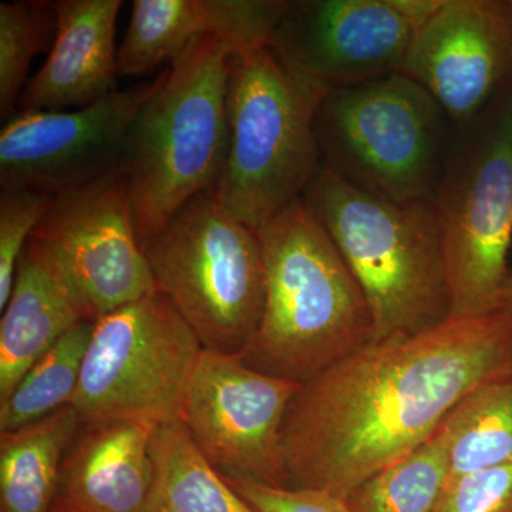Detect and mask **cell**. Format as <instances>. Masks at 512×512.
<instances>
[{
    "mask_svg": "<svg viewBox=\"0 0 512 512\" xmlns=\"http://www.w3.org/2000/svg\"><path fill=\"white\" fill-rule=\"evenodd\" d=\"M302 200L328 231L365 293L370 343L419 335L450 318L433 202L377 197L320 168Z\"/></svg>",
    "mask_w": 512,
    "mask_h": 512,
    "instance_id": "cell-4",
    "label": "cell"
},
{
    "mask_svg": "<svg viewBox=\"0 0 512 512\" xmlns=\"http://www.w3.org/2000/svg\"><path fill=\"white\" fill-rule=\"evenodd\" d=\"M157 86L158 76L83 109L16 111L0 131V187L55 197L120 167L128 130Z\"/></svg>",
    "mask_w": 512,
    "mask_h": 512,
    "instance_id": "cell-13",
    "label": "cell"
},
{
    "mask_svg": "<svg viewBox=\"0 0 512 512\" xmlns=\"http://www.w3.org/2000/svg\"><path fill=\"white\" fill-rule=\"evenodd\" d=\"M32 238L59 259L93 322L157 291L121 167L55 195Z\"/></svg>",
    "mask_w": 512,
    "mask_h": 512,
    "instance_id": "cell-12",
    "label": "cell"
},
{
    "mask_svg": "<svg viewBox=\"0 0 512 512\" xmlns=\"http://www.w3.org/2000/svg\"><path fill=\"white\" fill-rule=\"evenodd\" d=\"M256 232L265 302L258 329L239 355L249 367L303 384L372 342L365 293L302 198Z\"/></svg>",
    "mask_w": 512,
    "mask_h": 512,
    "instance_id": "cell-2",
    "label": "cell"
},
{
    "mask_svg": "<svg viewBox=\"0 0 512 512\" xmlns=\"http://www.w3.org/2000/svg\"><path fill=\"white\" fill-rule=\"evenodd\" d=\"M441 0H288L272 35L286 67L335 90L397 72Z\"/></svg>",
    "mask_w": 512,
    "mask_h": 512,
    "instance_id": "cell-11",
    "label": "cell"
},
{
    "mask_svg": "<svg viewBox=\"0 0 512 512\" xmlns=\"http://www.w3.org/2000/svg\"><path fill=\"white\" fill-rule=\"evenodd\" d=\"M225 480L258 512H352L346 498L326 491Z\"/></svg>",
    "mask_w": 512,
    "mask_h": 512,
    "instance_id": "cell-27",
    "label": "cell"
},
{
    "mask_svg": "<svg viewBox=\"0 0 512 512\" xmlns=\"http://www.w3.org/2000/svg\"><path fill=\"white\" fill-rule=\"evenodd\" d=\"M431 202L443 245L450 318L498 312L511 274L512 82L483 113L453 126Z\"/></svg>",
    "mask_w": 512,
    "mask_h": 512,
    "instance_id": "cell-6",
    "label": "cell"
},
{
    "mask_svg": "<svg viewBox=\"0 0 512 512\" xmlns=\"http://www.w3.org/2000/svg\"><path fill=\"white\" fill-rule=\"evenodd\" d=\"M498 311L503 313L504 318L507 319L512 338V271L510 276H508L507 282H505L503 293H501L500 308H498Z\"/></svg>",
    "mask_w": 512,
    "mask_h": 512,
    "instance_id": "cell-28",
    "label": "cell"
},
{
    "mask_svg": "<svg viewBox=\"0 0 512 512\" xmlns=\"http://www.w3.org/2000/svg\"><path fill=\"white\" fill-rule=\"evenodd\" d=\"M202 350L157 289L94 322L72 406L83 421H181Z\"/></svg>",
    "mask_w": 512,
    "mask_h": 512,
    "instance_id": "cell-9",
    "label": "cell"
},
{
    "mask_svg": "<svg viewBox=\"0 0 512 512\" xmlns=\"http://www.w3.org/2000/svg\"><path fill=\"white\" fill-rule=\"evenodd\" d=\"M511 375L500 311L369 343L293 397L281 434L286 487L346 498L430 440L471 390Z\"/></svg>",
    "mask_w": 512,
    "mask_h": 512,
    "instance_id": "cell-1",
    "label": "cell"
},
{
    "mask_svg": "<svg viewBox=\"0 0 512 512\" xmlns=\"http://www.w3.org/2000/svg\"><path fill=\"white\" fill-rule=\"evenodd\" d=\"M82 417L72 404L0 433V512H52L64 454Z\"/></svg>",
    "mask_w": 512,
    "mask_h": 512,
    "instance_id": "cell-19",
    "label": "cell"
},
{
    "mask_svg": "<svg viewBox=\"0 0 512 512\" xmlns=\"http://www.w3.org/2000/svg\"><path fill=\"white\" fill-rule=\"evenodd\" d=\"M83 320L93 322L66 269L45 245L30 238L2 311L0 402L43 353Z\"/></svg>",
    "mask_w": 512,
    "mask_h": 512,
    "instance_id": "cell-18",
    "label": "cell"
},
{
    "mask_svg": "<svg viewBox=\"0 0 512 512\" xmlns=\"http://www.w3.org/2000/svg\"><path fill=\"white\" fill-rule=\"evenodd\" d=\"M55 42L26 84L18 111L83 109L116 92L121 0H57Z\"/></svg>",
    "mask_w": 512,
    "mask_h": 512,
    "instance_id": "cell-17",
    "label": "cell"
},
{
    "mask_svg": "<svg viewBox=\"0 0 512 512\" xmlns=\"http://www.w3.org/2000/svg\"><path fill=\"white\" fill-rule=\"evenodd\" d=\"M53 198L26 188L0 190V311L9 301L20 255L52 207Z\"/></svg>",
    "mask_w": 512,
    "mask_h": 512,
    "instance_id": "cell-25",
    "label": "cell"
},
{
    "mask_svg": "<svg viewBox=\"0 0 512 512\" xmlns=\"http://www.w3.org/2000/svg\"><path fill=\"white\" fill-rule=\"evenodd\" d=\"M288 0H136L119 47V74L143 76L191 47L221 39L238 52L266 46Z\"/></svg>",
    "mask_w": 512,
    "mask_h": 512,
    "instance_id": "cell-15",
    "label": "cell"
},
{
    "mask_svg": "<svg viewBox=\"0 0 512 512\" xmlns=\"http://www.w3.org/2000/svg\"><path fill=\"white\" fill-rule=\"evenodd\" d=\"M93 328L90 320L77 323L30 366L8 399L0 402V433L28 426L72 404Z\"/></svg>",
    "mask_w": 512,
    "mask_h": 512,
    "instance_id": "cell-22",
    "label": "cell"
},
{
    "mask_svg": "<svg viewBox=\"0 0 512 512\" xmlns=\"http://www.w3.org/2000/svg\"><path fill=\"white\" fill-rule=\"evenodd\" d=\"M158 291L202 349L241 355L261 322L265 271L258 232L211 192L192 198L144 248Z\"/></svg>",
    "mask_w": 512,
    "mask_h": 512,
    "instance_id": "cell-8",
    "label": "cell"
},
{
    "mask_svg": "<svg viewBox=\"0 0 512 512\" xmlns=\"http://www.w3.org/2000/svg\"><path fill=\"white\" fill-rule=\"evenodd\" d=\"M326 170L377 197L433 198L453 123L437 100L400 72L329 90L315 117Z\"/></svg>",
    "mask_w": 512,
    "mask_h": 512,
    "instance_id": "cell-7",
    "label": "cell"
},
{
    "mask_svg": "<svg viewBox=\"0 0 512 512\" xmlns=\"http://www.w3.org/2000/svg\"><path fill=\"white\" fill-rule=\"evenodd\" d=\"M437 434L446 444L450 480L512 464V375L471 390Z\"/></svg>",
    "mask_w": 512,
    "mask_h": 512,
    "instance_id": "cell-21",
    "label": "cell"
},
{
    "mask_svg": "<svg viewBox=\"0 0 512 512\" xmlns=\"http://www.w3.org/2000/svg\"><path fill=\"white\" fill-rule=\"evenodd\" d=\"M329 90L286 67L271 45L229 60V143L212 191L232 217L258 231L301 200L322 168L315 117Z\"/></svg>",
    "mask_w": 512,
    "mask_h": 512,
    "instance_id": "cell-5",
    "label": "cell"
},
{
    "mask_svg": "<svg viewBox=\"0 0 512 512\" xmlns=\"http://www.w3.org/2000/svg\"><path fill=\"white\" fill-rule=\"evenodd\" d=\"M510 9H511V15H512V0H510Z\"/></svg>",
    "mask_w": 512,
    "mask_h": 512,
    "instance_id": "cell-29",
    "label": "cell"
},
{
    "mask_svg": "<svg viewBox=\"0 0 512 512\" xmlns=\"http://www.w3.org/2000/svg\"><path fill=\"white\" fill-rule=\"evenodd\" d=\"M301 386L258 372L239 355L202 350L181 423L222 477L286 487L282 426Z\"/></svg>",
    "mask_w": 512,
    "mask_h": 512,
    "instance_id": "cell-10",
    "label": "cell"
},
{
    "mask_svg": "<svg viewBox=\"0 0 512 512\" xmlns=\"http://www.w3.org/2000/svg\"><path fill=\"white\" fill-rule=\"evenodd\" d=\"M436 512H512V464L451 478Z\"/></svg>",
    "mask_w": 512,
    "mask_h": 512,
    "instance_id": "cell-26",
    "label": "cell"
},
{
    "mask_svg": "<svg viewBox=\"0 0 512 512\" xmlns=\"http://www.w3.org/2000/svg\"><path fill=\"white\" fill-rule=\"evenodd\" d=\"M154 430L140 421L82 420L64 454L52 512H143Z\"/></svg>",
    "mask_w": 512,
    "mask_h": 512,
    "instance_id": "cell-16",
    "label": "cell"
},
{
    "mask_svg": "<svg viewBox=\"0 0 512 512\" xmlns=\"http://www.w3.org/2000/svg\"><path fill=\"white\" fill-rule=\"evenodd\" d=\"M450 481L439 434L367 478L346 497L352 512H436Z\"/></svg>",
    "mask_w": 512,
    "mask_h": 512,
    "instance_id": "cell-23",
    "label": "cell"
},
{
    "mask_svg": "<svg viewBox=\"0 0 512 512\" xmlns=\"http://www.w3.org/2000/svg\"><path fill=\"white\" fill-rule=\"evenodd\" d=\"M397 72L424 87L453 126L473 120L512 82L510 2L441 0Z\"/></svg>",
    "mask_w": 512,
    "mask_h": 512,
    "instance_id": "cell-14",
    "label": "cell"
},
{
    "mask_svg": "<svg viewBox=\"0 0 512 512\" xmlns=\"http://www.w3.org/2000/svg\"><path fill=\"white\" fill-rule=\"evenodd\" d=\"M221 39L191 47L158 76L128 130L120 167L137 237L146 248L192 198L214 191L227 160L229 60Z\"/></svg>",
    "mask_w": 512,
    "mask_h": 512,
    "instance_id": "cell-3",
    "label": "cell"
},
{
    "mask_svg": "<svg viewBox=\"0 0 512 512\" xmlns=\"http://www.w3.org/2000/svg\"><path fill=\"white\" fill-rule=\"evenodd\" d=\"M57 30L55 2L16 0L0 5V117L18 111L33 59L52 49ZM50 52V50H49Z\"/></svg>",
    "mask_w": 512,
    "mask_h": 512,
    "instance_id": "cell-24",
    "label": "cell"
},
{
    "mask_svg": "<svg viewBox=\"0 0 512 512\" xmlns=\"http://www.w3.org/2000/svg\"><path fill=\"white\" fill-rule=\"evenodd\" d=\"M143 512H258L211 466L181 421L157 426Z\"/></svg>",
    "mask_w": 512,
    "mask_h": 512,
    "instance_id": "cell-20",
    "label": "cell"
}]
</instances>
